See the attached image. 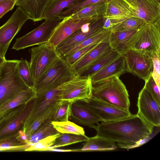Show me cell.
Here are the masks:
<instances>
[{
  "instance_id": "obj_43",
  "label": "cell",
  "mask_w": 160,
  "mask_h": 160,
  "mask_svg": "<svg viewBox=\"0 0 160 160\" xmlns=\"http://www.w3.org/2000/svg\"><path fill=\"white\" fill-rule=\"evenodd\" d=\"M17 0H8L0 2V18L5 13L12 10Z\"/></svg>"
},
{
  "instance_id": "obj_21",
  "label": "cell",
  "mask_w": 160,
  "mask_h": 160,
  "mask_svg": "<svg viewBox=\"0 0 160 160\" xmlns=\"http://www.w3.org/2000/svg\"><path fill=\"white\" fill-rule=\"evenodd\" d=\"M138 30L126 31H111L108 38V42L111 48L122 55L131 49L130 43L133 35Z\"/></svg>"
},
{
  "instance_id": "obj_28",
  "label": "cell",
  "mask_w": 160,
  "mask_h": 160,
  "mask_svg": "<svg viewBox=\"0 0 160 160\" xmlns=\"http://www.w3.org/2000/svg\"><path fill=\"white\" fill-rule=\"evenodd\" d=\"M62 101L58 102L49 107L27 128L24 131L28 138L43 123L49 120L52 121L54 113Z\"/></svg>"
},
{
  "instance_id": "obj_6",
  "label": "cell",
  "mask_w": 160,
  "mask_h": 160,
  "mask_svg": "<svg viewBox=\"0 0 160 160\" xmlns=\"http://www.w3.org/2000/svg\"><path fill=\"white\" fill-rule=\"evenodd\" d=\"M30 52L29 66L35 85L52 64L60 57L55 48L48 42L32 48Z\"/></svg>"
},
{
  "instance_id": "obj_34",
  "label": "cell",
  "mask_w": 160,
  "mask_h": 160,
  "mask_svg": "<svg viewBox=\"0 0 160 160\" xmlns=\"http://www.w3.org/2000/svg\"><path fill=\"white\" fill-rule=\"evenodd\" d=\"M145 23L142 19L132 16L122 22L114 25L111 28L113 31H126L138 30Z\"/></svg>"
},
{
  "instance_id": "obj_13",
  "label": "cell",
  "mask_w": 160,
  "mask_h": 160,
  "mask_svg": "<svg viewBox=\"0 0 160 160\" xmlns=\"http://www.w3.org/2000/svg\"><path fill=\"white\" fill-rule=\"evenodd\" d=\"M62 85L34 98L31 112L23 124V131L49 107L61 101L60 95Z\"/></svg>"
},
{
  "instance_id": "obj_26",
  "label": "cell",
  "mask_w": 160,
  "mask_h": 160,
  "mask_svg": "<svg viewBox=\"0 0 160 160\" xmlns=\"http://www.w3.org/2000/svg\"><path fill=\"white\" fill-rule=\"evenodd\" d=\"M36 96V93L34 88H28L19 92L3 105L0 108V111H6L21 105L27 104L33 100Z\"/></svg>"
},
{
  "instance_id": "obj_16",
  "label": "cell",
  "mask_w": 160,
  "mask_h": 160,
  "mask_svg": "<svg viewBox=\"0 0 160 160\" xmlns=\"http://www.w3.org/2000/svg\"><path fill=\"white\" fill-rule=\"evenodd\" d=\"M133 16L146 23H154L160 20V3L156 0H138L131 8Z\"/></svg>"
},
{
  "instance_id": "obj_5",
  "label": "cell",
  "mask_w": 160,
  "mask_h": 160,
  "mask_svg": "<svg viewBox=\"0 0 160 160\" xmlns=\"http://www.w3.org/2000/svg\"><path fill=\"white\" fill-rule=\"evenodd\" d=\"M131 49L151 58L160 54V20L145 23L133 35L130 43Z\"/></svg>"
},
{
  "instance_id": "obj_41",
  "label": "cell",
  "mask_w": 160,
  "mask_h": 160,
  "mask_svg": "<svg viewBox=\"0 0 160 160\" xmlns=\"http://www.w3.org/2000/svg\"><path fill=\"white\" fill-rule=\"evenodd\" d=\"M145 82L144 86L160 106V88L156 84L152 76L148 81Z\"/></svg>"
},
{
  "instance_id": "obj_11",
  "label": "cell",
  "mask_w": 160,
  "mask_h": 160,
  "mask_svg": "<svg viewBox=\"0 0 160 160\" xmlns=\"http://www.w3.org/2000/svg\"><path fill=\"white\" fill-rule=\"evenodd\" d=\"M126 72L134 74L146 82L153 70L152 60L149 56L131 49L123 55Z\"/></svg>"
},
{
  "instance_id": "obj_23",
  "label": "cell",
  "mask_w": 160,
  "mask_h": 160,
  "mask_svg": "<svg viewBox=\"0 0 160 160\" xmlns=\"http://www.w3.org/2000/svg\"><path fill=\"white\" fill-rule=\"evenodd\" d=\"M118 147L115 142L96 135L89 138L82 148L77 149V152L110 151L115 150Z\"/></svg>"
},
{
  "instance_id": "obj_10",
  "label": "cell",
  "mask_w": 160,
  "mask_h": 160,
  "mask_svg": "<svg viewBox=\"0 0 160 160\" xmlns=\"http://www.w3.org/2000/svg\"><path fill=\"white\" fill-rule=\"evenodd\" d=\"M76 102L88 109L104 122L121 119L134 115L130 111H126L91 96L86 101H78Z\"/></svg>"
},
{
  "instance_id": "obj_46",
  "label": "cell",
  "mask_w": 160,
  "mask_h": 160,
  "mask_svg": "<svg viewBox=\"0 0 160 160\" xmlns=\"http://www.w3.org/2000/svg\"><path fill=\"white\" fill-rule=\"evenodd\" d=\"M132 8L137 2L138 0H125Z\"/></svg>"
},
{
  "instance_id": "obj_24",
  "label": "cell",
  "mask_w": 160,
  "mask_h": 160,
  "mask_svg": "<svg viewBox=\"0 0 160 160\" xmlns=\"http://www.w3.org/2000/svg\"><path fill=\"white\" fill-rule=\"evenodd\" d=\"M120 56L118 52L111 49L105 53L78 75L82 77L90 76L91 78L98 72Z\"/></svg>"
},
{
  "instance_id": "obj_20",
  "label": "cell",
  "mask_w": 160,
  "mask_h": 160,
  "mask_svg": "<svg viewBox=\"0 0 160 160\" xmlns=\"http://www.w3.org/2000/svg\"><path fill=\"white\" fill-rule=\"evenodd\" d=\"M126 72L124 58L121 55L96 73L91 78L92 84Z\"/></svg>"
},
{
  "instance_id": "obj_1",
  "label": "cell",
  "mask_w": 160,
  "mask_h": 160,
  "mask_svg": "<svg viewBox=\"0 0 160 160\" xmlns=\"http://www.w3.org/2000/svg\"><path fill=\"white\" fill-rule=\"evenodd\" d=\"M153 128L137 114L117 120L102 122L95 130L97 135L118 142V147L130 149L148 138Z\"/></svg>"
},
{
  "instance_id": "obj_40",
  "label": "cell",
  "mask_w": 160,
  "mask_h": 160,
  "mask_svg": "<svg viewBox=\"0 0 160 160\" xmlns=\"http://www.w3.org/2000/svg\"><path fill=\"white\" fill-rule=\"evenodd\" d=\"M20 113V109L18 108L6 111H0V132Z\"/></svg>"
},
{
  "instance_id": "obj_45",
  "label": "cell",
  "mask_w": 160,
  "mask_h": 160,
  "mask_svg": "<svg viewBox=\"0 0 160 160\" xmlns=\"http://www.w3.org/2000/svg\"><path fill=\"white\" fill-rule=\"evenodd\" d=\"M104 18V22L103 25V28L104 29H107L112 28L113 25L110 19L108 18Z\"/></svg>"
},
{
  "instance_id": "obj_17",
  "label": "cell",
  "mask_w": 160,
  "mask_h": 160,
  "mask_svg": "<svg viewBox=\"0 0 160 160\" xmlns=\"http://www.w3.org/2000/svg\"><path fill=\"white\" fill-rule=\"evenodd\" d=\"M103 18L110 19L113 26L133 16L132 8L125 0H108Z\"/></svg>"
},
{
  "instance_id": "obj_38",
  "label": "cell",
  "mask_w": 160,
  "mask_h": 160,
  "mask_svg": "<svg viewBox=\"0 0 160 160\" xmlns=\"http://www.w3.org/2000/svg\"><path fill=\"white\" fill-rule=\"evenodd\" d=\"M72 103L62 101L52 119V121L62 122L68 121L71 115Z\"/></svg>"
},
{
  "instance_id": "obj_47",
  "label": "cell",
  "mask_w": 160,
  "mask_h": 160,
  "mask_svg": "<svg viewBox=\"0 0 160 160\" xmlns=\"http://www.w3.org/2000/svg\"><path fill=\"white\" fill-rule=\"evenodd\" d=\"M6 59L0 56V66L3 63Z\"/></svg>"
},
{
  "instance_id": "obj_25",
  "label": "cell",
  "mask_w": 160,
  "mask_h": 160,
  "mask_svg": "<svg viewBox=\"0 0 160 160\" xmlns=\"http://www.w3.org/2000/svg\"><path fill=\"white\" fill-rule=\"evenodd\" d=\"M77 0H51L46 6L43 20L58 18L64 10L73 5Z\"/></svg>"
},
{
  "instance_id": "obj_37",
  "label": "cell",
  "mask_w": 160,
  "mask_h": 160,
  "mask_svg": "<svg viewBox=\"0 0 160 160\" xmlns=\"http://www.w3.org/2000/svg\"><path fill=\"white\" fill-rule=\"evenodd\" d=\"M60 133L49 136L38 141L25 150L28 151H47L54 144Z\"/></svg>"
},
{
  "instance_id": "obj_15",
  "label": "cell",
  "mask_w": 160,
  "mask_h": 160,
  "mask_svg": "<svg viewBox=\"0 0 160 160\" xmlns=\"http://www.w3.org/2000/svg\"><path fill=\"white\" fill-rule=\"evenodd\" d=\"M95 20L90 18H74L71 16L64 18L56 27L47 42L55 48L83 24Z\"/></svg>"
},
{
  "instance_id": "obj_48",
  "label": "cell",
  "mask_w": 160,
  "mask_h": 160,
  "mask_svg": "<svg viewBox=\"0 0 160 160\" xmlns=\"http://www.w3.org/2000/svg\"><path fill=\"white\" fill-rule=\"evenodd\" d=\"M6 0H0V2L3 1H6Z\"/></svg>"
},
{
  "instance_id": "obj_4",
  "label": "cell",
  "mask_w": 160,
  "mask_h": 160,
  "mask_svg": "<svg viewBox=\"0 0 160 160\" xmlns=\"http://www.w3.org/2000/svg\"><path fill=\"white\" fill-rule=\"evenodd\" d=\"M76 75L72 67L60 57L35 84L36 97L58 87Z\"/></svg>"
},
{
  "instance_id": "obj_49",
  "label": "cell",
  "mask_w": 160,
  "mask_h": 160,
  "mask_svg": "<svg viewBox=\"0 0 160 160\" xmlns=\"http://www.w3.org/2000/svg\"><path fill=\"white\" fill-rule=\"evenodd\" d=\"M156 0L158 2H159L160 3V0Z\"/></svg>"
},
{
  "instance_id": "obj_2",
  "label": "cell",
  "mask_w": 160,
  "mask_h": 160,
  "mask_svg": "<svg viewBox=\"0 0 160 160\" xmlns=\"http://www.w3.org/2000/svg\"><path fill=\"white\" fill-rule=\"evenodd\" d=\"M91 97L129 111L128 92L119 76H113L92 84Z\"/></svg>"
},
{
  "instance_id": "obj_44",
  "label": "cell",
  "mask_w": 160,
  "mask_h": 160,
  "mask_svg": "<svg viewBox=\"0 0 160 160\" xmlns=\"http://www.w3.org/2000/svg\"><path fill=\"white\" fill-rule=\"evenodd\" d=\"M16 138L22 143L25 144L28 143V138L25 132L23 130H20L18 131Z\"/></svg>"
},
{
  "instance_id": "obj_14",
  "label": "cell",
  "mask_w": 160,
  "mask_h": 160,
  "mask_svg": "<svg viewBox=\"0 0 160 160\" xmlns=\"http://www.w3.org/2000/svg\"><path fill=\"white\" fill-rule=\"evenodd\" d=\"M103 22V17L94 20L91 22L88 32H84L80 28L62 41L55 47L60 57H63L75 46L104 29L102 28Z\"/></svg>"
},
{
  "instance_id": "obj_27",
  "label": "cell",
  "mask_w": 160,
  "mask_h": 160,
  "mask_svg": "<svg viewBox=\"0 0 160 160\" xmlns=\"http://www.w3.org/2000/svg\"><path fill=\"white\" fill-rule=\"evenodd\" d=\"M106 6V3L98 2L88 6L71 16L74 18H90L97 19L103 17Z\"/></svg>"
},
{
  "instance_id": "obj_33",
  "label": "cell",
  "mask_w": 160,
  "mask_h": 160,
  "mask_svg": "<svg viewBox=\"0 0 160 160\" xmlns=\"http://www.w3.org/2000/svg\"><path fill=\"white\" fill-rule=\"evenodd\" d=\"M51 123L59 133L85 135L83 128L68 120L62 122L52 121Z\"/></svg>"
},
{
  "instance_id": "obj_18",
  "label": "cell",
  "mask_w": 160,
  "mask_h": 160,
  "mask_svg": "<svg viewBox=\"0 0 160 160\" xmlns=\"http://www.w3.org/2000/svg\"><path fill=\"white\" fill-rule=\"evenodd\" d=\"M70 118L78 124L95 129L102 120L91 111L77 102L72 103Z\"/></svg>"
},
{
  "instance_id": "obj_3",
  "label": "cell",
  "mask_w": 160,
  "mask_h": 160,
  "mask_svg": "<svg viewBox=\"0 0 160 160\" xmlns=\"http://www.w3.org/2000/svg\"><path fill=\"white\" fill-rule=\"evenodd\" d=\"M18 60H6L0 66V108L28 87L18 69Z\"/></svg>"
},
{
  "instance_id": "obj_42",
  "label": "cell",
  "mask_w": 160,
  "mask_h": 160,
  "mask_svg": "<svg viewBox=\"0 0 160 160\" xmlns=\"http://www.w3.org/2000/svg\"><path fill=\"white\" fill-rule=\"evenodd\" d=\"M160 54L155 53L151 58L153 63L151 76L158 88H160Z\"/></svg>"
},
{
  "instance_id": "obj_9",
  "label": "cell",
  "mask_w": 160,
  "mask_h": 160,
  "mask_svg": "<svg viewBox=\"0 0 160 160\" xmlns=\"http://www.w3.org/2000/svg\"><path fill=\"white\" fill-rule=\"evenodd\" d=\"M29 17L25 11L18 7L9 19L0 27V56L5 58L8 48L14 37Z\"/></svg>"
},
{
  "instance_id": "obj_36",
  "label": "cell",
  "mask_w": 160,
  "mask_h": 160,
  "mask_svg": "<svg viewBox=\"0 0 160 160\" xmlns=\"http://www.w3.org/2000/svg\"><path fill=\"white\" fill-rule=\"evenodd\" d=\"M18 69L20 77L28 87L34 88V83L29 62L26 59L18 60Z\"/></svg>"
},
{
  "instance_id": "obj_32",
  "label": "cell",
  "mask_w": 160,
  "mask_h": 160,
  "mask_svg": "<svg viewBox=\"0 0 160 160\" xmlns=\"http://www.w3.org/2000/svg\"><path fill=\"white\" fill-rule=\"evenodd\" d=\"M88 138L89 137L85 135L60 133L59 136L56 139L54 144L49 149L56 148L76 143L85 142Z\"/></svg>"
},
{
  "instance_id": "obj_22",
  "label": "cell",
  "mask_w": 160,
  "mask_h": 160,
  "mask_svg": "<svg viewBox=\"0 0 160 160\" xmlns=\"http://www.w3.org/2000/svg\"><path fill=\"white\" fill-rule=\"evenodd\" d=\"M51 0H17L16 5L23 9L30 19L36 22L43 20L45 8Z\"/></svg>"
},
{
  "instance_id": "obj_12",
  "label": "cell",
  "mask_w": 160,
  "mask_h": 160,
  "mask_svg": "<svg viewBox=\"0 0 160 160\" xmlns=\"http://www.w3.org/2000/svg\"><path fill=\"white\" fill-rule=\"evenodd\" d=\"M137 114L152 127L160 125V106L144 86L138 94Z\"/></svg>"
},
{
  "instance_id": "obj_8",
  "label": "cell",
  "mask_w": 160,
  "mask_h": 160,
  "mask_svg": "<svg viewBox=\"0 0 160 160\" xmlns=\"http://www.w3.org/2000/svg\"><path fill=\"white\" fill-rule=\"evenodd\" d=\"M92 89L90 76L76 75L62 84L60 99L72 103L78 101H86L92 96Z\"/></svg>"
},
{
  "instance_id": "obj_29",
  "label": "cell",
  "mask_w": 160,
  "mask_h": 160,
  "mask_svg": "<svg viewBox=\"0 0 160 160\" xmlns=\"http://www.w3.org/2000/svg\"><path fill=\"white\" fill-rule=\"evenodd\" d=\"M33 103V100L28 102L24 110L0 132V138L13 132L17 130L21 125L23 124L31 112Z\"/></svg>"
},
{
  "instance_id": "obj_39",
  "label": "cell",
  "mask_w": 160,
  "mask_h": 160,
  "mask_svg": "<svg viewBox=\"0 0 160 160\" xmlns=\"http://www.w3.org/2000/svg\"><path fill=\"white\" fill-rule=\"evenodd\" d=\"M99 43L92 44L83 48L71 54L61 58L72 66Z\"/></svg>"
},
{
  "instance_id": "obj_35",
  "label": "cell",
  "mask_w": 160,
  "mask_h": 160,
  "mask_svg": "<svg viewBox=\"0 0 160 160\" xmlns=\"http://www.w3.org/2000/svg\"><path fill=\"white\" fill-rule=\"evenodd\" d=\"M108 0H77L72 6L62 12L58 17L61 20L70 16L79 11L82 9L92 4L99 2L107 3Z\"/></svg>"
},
{
  "instance_id": "obj_19",
  "label": "cell",
  "mask_w": 160,
  "mask_h": 160,
  "mask_svg": "<svg viewBox=\"0 0 160 160\" xmlns=\"http://www.w3.org/2000/svg\"><path fill=\"white\" fill-rule=\"evenodd\" d=\"M108 40L101 42L72 66L77 75L93 63L108 51L111 49Z\"/></svg>"
},
{
  "instance_id": "obj_7",
  "label": "cell",
  "mask_w": 160,
  "mask_h": 160,
  "mask_svg": "<svg viewBox=\"0 0 160 160\" xmlns=\"http://www.w3.org/2000/svg\"><path fill=\"white\" fill-rule=\"evenodd\" d=\"M61 20L58 17L45 20L35 29L17 38L12 49L18 50L47 42L54 30Z\"/></svg>"
},
{
  "instance_id": "obj_31",
  "label": "cell",
  "mask_w": 160,
  "mask_h": 160,
  "mask_svg": "<svg viewBox=\"0 0 160 160\" xmlns=\"http://www.w3.org/2000/svg\"><path fill=\"white\" fill-rule=\"evenodd\" d=\"M52 121L49 120L40 126L29 137L27 144L31 146L45 138L58 133L51 123Z\"/></svg>"
},
{
  "instance_id": "obj_30",
  "label": "cell",
  "mask_w": 160,
  "mask_h": 160,
  "mask_svg": "<svg viewBox=\"0 0 160 160\" xmlns=\"http://www.w3.org/2000/svg\"><path fill=\"white\" fill-rule=\"evenodd\" d=\"M111 29V28L107 29H103L98 33L88 38L74 46L66 54L61 58L71 54L83 48L108 40Z\"/></svg>"
}]
</instances>
